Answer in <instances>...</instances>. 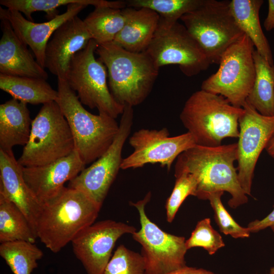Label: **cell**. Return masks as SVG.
<instances>
[{
  "instance_id": "cell-1",
  "label": "cell",
  "mask_w": 274,
  "mask_h": 274,
  "mask_svg": "<svg viewBox=\"0 0 274 274\" xmlns=\"http://www.w3.org/2000/svg\"><path fill=\"white\" fill-rule=\"evenodd\" d=\"M237 158V143L216 147L196 145L177 157L175 175L182 172L193 174L198 182L195 196L200 199H207L212 192H228L231 198L228 204L235 209L248 201L234 165Z\"/></svg>"
},
{
  "instance_id": "cell-2",
  "label": "cell",
  "mask_w": 274,
  "mask_h": 274,
  "mask_svg": "<svg viewBox=\"0 0 274 274\" xmlns=\"http://www.w3.org/2000/svg\"><path fill=\"white\" fill-rule=\"evenodd\" d=\"M101 207L83 192L64 186L43 204L36 224L37 237L51 252L58 253L95 222Z\"/></svg>"
},
{
  "instance_id": "cell-3",
  "label": "cell",
  "mask_w": 274,
  "mask_h": 274,
  "mask_svg": "<svg viewBox=\"0 0 274 274\" xmlns=\"http://www.w3.org/2000/svg\"><path fill=\"white\" fill-rule=\"evenodd\" d=\"M96 52L107 68L109 89L116 101L132 107L142 104L159 69L147 52H130L111 42L98 45Z\"/></svg>"
},
{
  "instance_id": "cell-4",
  "label": "cell",
  "mask_w": 274,
  "mask_h": 274,
  "mask_svg": "<svg viewBox=\"0 0 274 274\" xmlns=\"http://www.w3.org/2000/svg\"><path fill=\"white\" fill-rule=\"evenodd\" d=\"M56 102L72 132L75 150L86 165L94 162L109 148L119 128L115 119L87 111L65 79L57 78Z\"/></svg>"
},
{
  "instance_id": "cell-5",
  "label": "cell",
  "mask_w": 274,
  "mask_h": 274,
  "mask_svg": "<svg viewBox=\"0 0 274 274\" xmlns=\"http://www.w3.org/2000/svg\"><path fill=\"white\" fill-rule=\"evenodd\" d=\"M243 112V108L232 106L222 95L200 89L187 99L180 118L197 145L216 147L225 138H238Z\"/></svg>"
},
{
  "instance_id": "cell-6",
  "label": "cell",
  "mask_w": 274,
  "mask_h": 274,
  "mask_svg": "<svg viewBox=\"0 0 274 274\" xmlns=\"http://www.w3.org/2000/svg\"><path fill=\"white\" fill-rule=\"evenodd\" d=\"M68 123L56 101L43 105L32 120L30 133L18 163L23 167L44 165L75 150Z\"/></svg>"
},
{
  "instance_id": "cell-7",
  "label": "cell",
  "mask_w": 274,
  "mask_h": 274,
  "mask_svg": "<svg viewBox=\"0 0 274 274\" xmlns=\"http://www.w3.org/2000/svg\"><path fill=\"white\" fill-rule=\"evenodd\" d=\"M229 3L226 0H203L199 7L180 18L211 64H219L225 50L244 35L232 16Z\"/></svg>"
},
{
  "instance_id": "cell-8",
  "label": "cell",
  "mask_w": 274,
  "mask_h": 274,
  "mask_svg": "<svg viewBox=\"0 0 274 274\" xmlns=\"http://www.w3.org/2000/svg\"><path fill=\"white\" fill-rule=\"evenodd\" d=\"M98 44L93 39L73 57L65 77L70 87L77 94L80 102L99 113L116 119L123 112L124 106L116 101L107 83V70L94 53Z\"/></svg>"
},
{
  "instance_id": "cell-9",
  "label": "cell",
  "mask_w": 274,
  "mask_h": 274,
  "mask_svg": "<svg viewBox=\"0 0 274 274\" xmlns=\"http://www.w3.org/2000/svg\"><path fill=\"white\" fill-rule=\"evenodd\" d=\"M254 50L244 34L225 50L218 70L202 82L201 89L222 95L232 106L243 108L255 80Z\"/></svg>"
},
{
  "instance_id": "cell-10",
  "label": "cell",
  "mask_w": 274,
  "mask_h": 274,
  "mask_svg": "<svg viewBox=\"0 0 274 274\" xmlns=\"http://www.w3.org/2000/svg\"><path fill=\"white\" fill-rule=\"evenodd\" d=\"M151 196L149 192L143 199L131 203L138 210L141 224V229L131 235L142 246L145 274H166L186 265L188 250L184 237L164 231L147 217L145 206Z\"/></svg>"
},
{
  "instance_id": "cell-11",
  "label": "cell",
  "mask_w": 274,
  "mask_h": 274,
  "mask_svg": "<svg viewBox=\"0 0 274 274\" xmlns=\"http://www.w3.org/2000/svg\"><path fill=\"white\" fill-rule=\"evenodd\" d=\"M156 65L177 64L187 77L208 68L211 63L183 24L166 21L160 17L157 29L146 51Z\"/></svg>"
},
{
  "instance_id": "cell-12",
  "label": "cell",
  "mask_w": 274,
  "mask_h": 274,
  "mask_svg": "<svg viewBox=\"0 0 274 274\" xmlns=\"http://www.w3.org/2000/svg\"><path fill=\"white\" fill-rule=\"evenodd\" d=\"M121 115L118 132L108 150L68 184V187L83 192L101 207L121 169L123 147L133 124V107L124 106Z\"/></svg>"
},
{
  "instance_id": "cell-13",
  "label": "cell",
  "mask_w": 274,
  "mask_h": 274,
  "mask_svg": "<svg viewBox=\"0 0 274 274\" xmlns=\"http://www.w3.org/2000/svg\"><path fill=\"white\" fill-rule=\"evenodd\" d=\"M129 143L133 151L123 159L122 169L139 168L148 163H159L169 170L175 160L182 153L197 145L190 132L170 136L166 128L139 129L129 138Z\"/></svg>"
},
{
  "instance_id": "cell-14",
  "label": "cell",
  "mask_w": 274,
  "mask_h": 274,
  "mask_svg": "<svg viewBox=\"0 0 274 274\" xmlns=\"http://www.w3.org/2000/svg\"><path fill=\"white\" fill-rule=\"evenodd\" d=\"M238 121L237 166L239 182L247 195L251 196L254 173L258 159L274 136V116L261 115L247 101Z\"/></svg>"
},
{
  "instance_id": "cell-15",
  "label": "cell",
  "mask_w": 274,
  "mask_h": 274,
  "mask_svg": "<svg viewBox=\"0 0 274 274\" xmlns=\"http://www.w3.org/2000/svg\"><path fill=\"white\" fill-rule=\"evenodd\" d=\"M135 231L134 226L121 222L105 220L94 222L73 239V252L87 274H103L117 241Z\"/></svg>"
},
{
  "instance_id": "cell-16",
  "label": "cell",
  "mask_w": 274,
  "mask_h": 274,
  "mask_svg": "<svg viewBox=\"0 0 274 274\" xmlns=\"http://www.w3.org/2000/svg\"><path fill=\"white\" fill-rule=\"evenodd\" d=\"M86 7L80 3L70 4L64 13L54 18L45 22L36 23L27 19L19 11L1 6L0 19L7 20L10 23L18 37L30 48L37 62L45 68V49L53 33Z\"/></svg>"
},
{
  "instance_id": "cell-17",
  "label": "cell",
  "mask_w": 274,
  "mask_h": 274,
  "mask_svg": "<svg viewBox=\"0 0 274 274\" xmlns=\"http://www.w3.org/2000/svg\"><path fill=\"white\" fill-rule=\"evenodd\" d=\"M85 165L75 150L68 156L44 165L22 166V173L26 184L43 204L56 196L65 183L76 178Z\"/></svg>"
},
{
  "instance_id": "cell-18",
  "label": "cell",
  "mask_w": 274,
  "mask_h": 274,
  "mask_svg": "<svg viewBox=\"0 0 274 274\" xmlns=\"http://www.w3.org/2000/svg\"><path fill=\"white\" fill-rule=\"evenodd\" d=\"M92 37L78 16L68 20L53 33L45 52V68L65 79L74 55L84 49Z\"/></svg>"
},
{
  "instance_id": "cell-19",
  "label": "cell",
  "mask_w": 274,
  "mask_h": 274,
  "mask_svg": "<svg viewBox=\"0 0 274 274\" xmlns=\"http://www.w3.org/2000/svg\"><path fill=\"white\" fill-rule=\"evenodd\" d=\"M0 193L22 211L36 233L37 222L43 204L26 184L22 166L12 150H0Z\"/></svg>"
},
{
  "instance_id": "cell-20",
  "label": "cell",
  "mask_w": 274,
  "mask_h": 274,
  "mask_svg": "<svg viewBox=\"0 0 274 274\" xmlns=\"http://www.w3.org/2000/svg\"><path fill=\"white\" fill-rule=\"evenodd\" d=\"M0 74L47 80V72L35 59L14 32L10 23L1 19Z\"/></svg>"
},
{
  "instance_id": "cell-21",
  "label": "cell",
  "mask_w": 274,
  "mask_h": 274,
  "mask_svg": "<svg viewBox=\"0 0 274 274\" xmlns=\"http://www.w3.org/2000/svg\"><path fill=\"white\" fill-rule=\"evenodd\" d=\"M124 25L113 43L132 52L146 51L157 29L159 15L150 9L125 8Z\"/></svg>"
},
{
  "instance_id": "cell-22",
  "label": "cell",
  "mask_w": 274,
  "mask_h": 274,
  "mask_svg": "<svg viewBox=\"0 0 274 274\" xmlns=\"http://www.w3.org/2000/svg\"><path fill=\"white\" fill-rule=\"evenodd\" d=\"M32 120L27 104L15 98L0 105V150H12L25 146L29 138Z\"/></svg>"
},
{
  "instance_id": "cell-23",
  "label": "cell",
  "mask_w": 274,
  "mask_h": 274,
  "mask_svg": "<svg viewBox=\"0 0 274 274\" xmlns=\"http://www.w3.org/2000/svg\"><path fill=\"white\" fill-rule=\"evenodd\" d=\"M263 3V0H231L229 6L236 23L251 40L255 50L273 65L272 51L259 19V11Z\"/></svg>"
},
{
  "instance_id": "cell-24",
  "label": "cell",
  "mask_w": 274,
  "mask_h": 274,
  "mask_svg": "<svg viewBox=\"0 0 274 274\" xmlns=\"http://www.w3.org/2000/svg\"><path fill=\"white\" fill-rule=\"evenodd\" d=\"M0 88L13 98L27 104L44 105L56 101L58 97L57 90L43 79L0 74Z\"/></svg>"
},
{
  "instance_id": "cell-25",
  "label": "cell",
  "mask_w": 274,
  "mask_h": 274,
  "mask_svg": "<svg viewBox=\"0 0 274 274\" xmlns=\"http://www.w3.org/2000/svg\"><path fill=\"white\" fill-rule=\"evenodd\" d=\"M255 78L246 101L266 116H274V64L256 50L253 52Z\"/></svg>"
},
{
  "instance_id": "cell-26",
  "label": "cell",
  "mask_w": 274,
  "mask_h": 274,
  "mask_svg": "<svg viewBox=\"0 0 274 274\" xmlns=\"http://www.w3.org/2000/svg\"><path fill=\"white\" fill-rule=\"evenodd\" d=\"M37 234L22 211L0 193V242L17 241L35 243Z\"/></svg>"
},
{
  "instance_id": "cell-27",
  "label": "cell",
  "mask_w": 274,
  "mask_h": 274,
  "mask_svg": "<svg viewBox=\"0 0 274 274\" xmlns=\"http://www.w3.org/2000/svg\"><path fill=\"white\" fill-rule=\"evenodd\" d=\"M74 3H80L87 6L108 7L122 9L126 7L123 1H108L105 0H1L0 4L6 8L15 10L25 15L26 18L33 21L32 14L42 11L46 14L49 20L59 15L57 8Z\"/></svg>"
},
{
  "instance_id": "cell-28",
  "label": "cell",
  "mask_w": 274,
  "mask_h": 274,
  "mask_svg": "<svg viewBox=\"0 0 274 274\" xmlns=\"http://www.w3.org/2000/svg\"><path fill=\"white\" fill-rule=\"evenodd\" d=\"M83 22L92 39L99 45L113 42L122 29L125 17L122 9L98 7Z\"/></svg>"
},
{
  "instance_id": "cell-29",
  "label": "cell",
  "mask_w": 274,
  "mask_h": 274,
  "mask_svg": "<svg viewBox=\"0 0 274 274\" xmlns=\"http://www.w3.org/2000/svg\"><path fill=\"white\" fill-rule=\"evenodd\" d=\"M43 255L35 243L29 242L17 241L0 245V255L13 274H31Z\"/></svg>"
},
{
  "instance_id": "cell-30",
  "label": "cell",
  "mask_w": 274,
  "mask_h": 274,
  "mask_svg": "<svg viewBox=\"0 0 274 274\" xmlns=\"http://www.w3.org/2000/svg\"><path fill=\"white\" fill-rule=\"evenodd\" d=\"M127 7L135 9L145 8L158 13L169 22H177L185 14L199 7L203 0H127Z\"/></svg>"
},
{
  "instance_id": "cell-31",
  "label": "cell",
  "mask_w": 274,
  "mask_h": 274,
  "mask_svg": "<svg viewBox=\"0 0 274 274\" xmlns=\"http://www.w3.org/2000/svg\"><path fill=\"white\" fill-rule=\"evenodd\" d=\"M103 274H145L141 254L119 246L108 263Z\"/></svg>"
},
{
  "instance_id": "cell-32",
  "label": "cell",
  "mask_w": 274,
  "mask_h": 274,
  "mask_svg": "<svg viewBox=\"0 0 274 274\" xmlns=\"http://www.w3.org/2000/svg\"><path fill=\"white\" fill-rule=\"evenodd\" d=\"M175 176V186L165 204L166 219L169 223L173 222L185 199L189 195L195 196L198 185L196 178L189 173L182 172Z\"/></svg>"
},
{
  "instance_id": "cell-33",
  "label": "cell",
  "mask_w": 274,
  "mask_h": 274,
  "mask_svg": "<svg viewBox=\"0 0 274 274\" xmlns=\"http://www.w3.org/2000/svg\"><path fill=\"white\" fill-rule=\"evenodd\" d=\"M185 245L187 250L201 247L211 255L225 246L221 235L213 228L209 218L197 222L190 237L186 240Z\"/></svg>"
},
{
  "instance_id": "cell-34",
  "label": "cell",
  "mask_w": 274,
  "mask_h": 274,
  "mask_svg": "<svg viewBox=\"0 0 274 274\" xmlns=\"http://www.w3.org/2000/svg\"><path fill=\"white\" fill-rule=\"evenodd\" d=\"M224 192L222 191L212 192L207 198L213 210L214 219L220 231L234 238L248 237L251 232L248 227L239 225L223 206L221 196Z\"/></svg>"
},
{
  "instance_id": "cell-35",
  "label": "cell",
  "mask_w": 274,
  "mask_h": 274,
  "mask_svg": "<svg viewBox=\"0 0 274 274\" xmlns=\"http://www.w3.org/2000/svg\"><path fill=\"white\" fill-rule=\"evenodd\" d=\"M274 208V206H273ZM274 224V208L272 212L261 220H255L248 225L250 232L255 233Z\"/></svg>"
},
{
  "instance_id": "cell-36",
  "label": "cell",
  "mask_w": 274,
  "mask_h": 274,
  "mask_svg": "<svg viewBox=\"0 0 274 274\" xmlns=\"http://www.w3.org/2000/svg\"><path fill=\"white\" fill-rule=\"evenodd\" d=\"M166 274H217L201 268L189 267L187 265Z\"/></svg>"
},
{
  "instance_id": "cell-37",
  "label": "cell",
  "mask_w": 274,
  "mask_h": 274,
  "mask_svg": "<svg viewBox=\"0 0 274 274\" xmlns=\"http://www.w3.org/2000/svg\"><path fill=\"white\" fill-rule=\"evenodd\" d=\"M264 27L268 31L274 29V0L268 1V13L264 21Z\"/></svg>"
},
{
  "instance_id": "cell-38",
  "label": "cell",
  "mask_w": 274,
  "mask_h": 274,
  "mask_svg": "<svg viewBox=\"0 0 274 274\" xmlns=\"http://www.w3.org/2000/svg\"><path fill=\"white\" fill-rule=\"evenodd\" d=\"M265 150L268 154L274 158V136L267 144Z\"/></svg>"
},
{
  "instance_id": "cell-39",
  "label": "cell",
  "mask_w": 274,
  "mask_h": 274,
  "mask_svg": "<svg viewBox=\"0 0 274 274\" xmlns=\"http://www.w3.org/2000/svg\"><path fill=\"white\" fill-rule=\"evenodd\" d=\"M268 274H274V267L270 268V272Z\"/></svg>"
},
{
  "instance_id": "cell-40",
  "label": "cell",
  "mask_w": 274,
  "mask_h": 274,
  "mask_svg": "<svg viewBox=\"0 0 274 274\" xmlns=\"http://www.w3.org/2000/svg\"><path fill=\"white\" fill-rule=\"evenodd\" d=\"M270 228H271L272 231H273V232L274 233V224H273L272 226H271Z\"/></svg>"
}]
</instances>
